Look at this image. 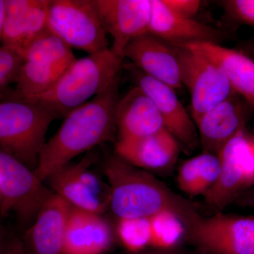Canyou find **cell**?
<instances>
[{"label":"cell","mask_w":254,"mask_h":254,"mask_svg":"<svg viewBox=\"0 0 254 254\" xmlns=\"http://www.w3.org/2000/svg\"><path fill=\"white\" fill-rule=\"evenodd\" d=\"M118 81L65 117L59 130L45 143L40 153L35 173L41 181L78 155L113 141L117 130Z\"/></svg>","instance_id":"obj_1"},{"label":"cell","mask_w":254,"mask_h":254,"mask_svg":"<svg viewBox=\"0 0 254 254\" xmlns=\"http://www.w3.org/2000/svg\"><path fill=\"white\" fill-rule=\"evenodd\" d=\"M105 173L111 191L110 208L119 219L150 218L162 212H170L186 227L200 215L190 200L118 155L108 160Z\"/></svg>","instance_id":"obj_2"},{"label":"cell","mask_w":254,"mask_h":254,"mask_svg":"<svg viewBox=\"0 0 254 254\" xmlns=\"http://www.w3.org/2000/svg\"><path fill=\"white\" fill-rule=\"evenodd\" d=\"M123 60L110 48L76 59L48 91L19 101L41 105L58 118H65L118 80Z\"/></svg>","instance_id":"obj_3"},{"label":"cell","mask_w":254,"mask_h":254,"mask_svg":"<svg viewBox=\"0 0 254 254\" xmlns=\"http://www.w3.org/2000/svg\"><path fill=\"white\" fill-rule=\"evenodd\" d=\"M55 119V114L36 103L0 101V148L36 169L47 131Z\"/></svg>","instance_id":"obj_4"},{"label":"cell","mask_w":254,"mask_h":254,"mask_svg":"<svg viewBox=\"0 0 254 254\" xmlns=\"http://www.w3.org/2000/svg\"><path fill=\"white\" fill-rule=\"evenodd\" d=\"M16 88L4 100H19L48 91L76 60L71 48L49 31L36 40L23 55Z\"/></svg>","instance_id":"obj_5"},{"label":"cell","mask_w":254,"mask_h":254,"mask_svg":"<svg viewBox=\"0 0 254 254\" xmlns=\"http://www.w3.org/2000/svg\"><path fill=\"white\" fill-rule=\"evenodd\" d=\"M48 29L71 48L89 55L108 48L95 0H50Z\"/></svg>","instance_id":"obj_6"},{"label":"cell","mask_w":254,"mask_h":254,"mask_svg":"<svg viewBox=\"0 0 254 254\" xmlns=\"http://www.w3.org/2000/svg\"><path fill=\"white\" fill-rule=\"evenodd\" d=\"M185 238L200 254H254V217L200 214L185 228Z\"/></svg>","instance_id":"obj_7"},{"label":"cell","mask_w":254,"mask_h":254,"mask_svg":"<svg viewBox=\"0 0 254 254\" xmlns=\"http://www.w3.org/2000/svg\"><path fill=\"white\" fill-rule=\"evenodd\" d=\"M182 85L190 95L192 119L196 124L205 113L235 95L226 73L201 53L185 46H174Z\"/></svg>","instance_id":"obj_8"},{"label":"cell","mask_w":254,"mask_h":254,"mask_svg":"<svg viewBox=\"0 0 254 254\" xmlns=\"http://www.w3.org/2000/svg\"><path fill=\"white\" fill-rule=\"evenodd\" d=\"M43 182L27 165L0 148V215L14 213L24 223L36 218L54 193Z\"/></svg>","instance_id":"obj_9"},{"label":"cell","mask_w":254,"mask_h":254,"mask_svg":"<svg viewBox=\"0 0 254 254\" xmlns=\"http://www.w3.org/2000/svg\"><path fill=\"white\" fill-rule=\"evenodd\" d=\"M221 170L216 182L203 194L209 206L222 210L254 185V141L245 130L227 142L218 155Z\"/></svg>","instance_id":"obj_10"},{"label":"cell","mask_w":254,"mask_h":254,"mask_svg":"<svg viewBox=\"0 0 254 254\" xmlns=\"http://www.w3.org/2000/svg\"><path fill=\"white\" fill-rule=\"evenodd\" d=\"M96 155L87 153L79 163L60 168L47 180L54 193L67 201L73 208L101 215L110 208L111 191L91 166Z\"/></svg>","instance_id":"obj_11"},{"label":"cell","mask_w":254,"mask_h":254,"mask_svg":"<svg viewBox=\"0 0 254 254\" xmlns=\"http://www.w3.org/2000/svg\"><path fill=\"white\" fill-rule=\"evenodd\" d=\"M105 33L113 38L110 50L124 59L127 45L149 32L150 0H95Z\"/></svg>","instance_id":"obj_12"},{"label":"cell","mask_w":254,"mask_h":254,"mask_svg":"<svg viewBox=\"0 0 254 254\" xmlns=\"http://www.w3.org/2000/svg\"><path fill=\"white\" fill-rule=\"evenodd\" d=\"M127 68L131 71L136 86L154 103L165 128L187 148L190 150L196 148L200 142L194 121L179 99L175 90L150 77L133 64L128 65Z\"/></svg>","instance_id":"obj_13"},{"label":"cell","mask_w":254,"mask_h":254,"mask_svg":"<svg viewBox=\"0 0 254 254\" xmlns=\"http://www.w3.org/2000/svg\"><path fill=\"white\" fill-rule=\"evenodd\" d=\"M50 0H5L1 46L22 57L48 29Z\"/></svg>","instance_id":"obj_14"},{"label":"cell","mask_w":254,"mask_h":254,"mask_svg":"<svg viewBox=\"0 0 254 254\" xmlns=\"http://www.w3.org/2000/svg\"><path fill=\"white\" fill-rule=\"evenodd\" d=\"M124 58H128L145 74L174 90L183 86L175 48L149 32L130 42L124 52Z\"/></svg>","instance_id":"obj_15"},{"label":"cell","mask_w":254,"mask_h":254,"mask_svg":"<svg viewBox=\"0 0 254 254\" xmlns=\"http://www.w3.org/2000/svg\"><path fill=\"white\" fill-rule=\"evenodd\" d=\"M71 208L59 195H50L23 241L31 254H65V235Z\"/></svg>","instance_id":"obj_16"},{"label":"cell","mask_w":254,"mask_h":254,"mask_svg":"<svg viewBox=\"0 0 254 254\" xmlns=\"http://www.w3.org/2000/svg\"><path fill=\"white\" fill-rule=\"evenodd\" d=\"M151 1L149 33L174 46L196 43L219 44L225 38L223 31L193 18L179 16L162 0Z\"/></svg>","instance_id":"obj_17"},{"label":"cell","mask_w":254,"mask_h":254,"mask_svg":"<svg viewBox=\"0 0 254 254\" xmlns=\"http://www.w3.org/2000/svg\"><path fill=\"white\" fill-rule=\"evenodd\" d=\"M115 152L125 162L143 170H164L176 163L180 142L166 128L143 138L118 139Z\"/></svg>","instance_id":"obj_18"},{"label":"cell","mask_w":254,"mask_h":254,"mask_svg":"<svg viewBox=\"0 0 254 254\" xmlns=\"http://www.w3.org/2000/svg\"><path fill=\"white\" fill-rule=\"evenodd\" d=\"M235 95L205 113L196 123L203 153L218 155L227 142L245 130V113Z\"/></svg>","instance_id":"obj_19"},{"label":"cell","mask_w":254,"mask_h":254,"mask_svg":"<svg viewBox=\"0 0 254 254\" xmlns=\"http://www.w3.org/2000/svg\"><path fill=\"white\" fill-rule=\"evenodd\" d=\"M115 117L119 139L143 138L165 128L154 103L138 86L119 100Z\"/></svg>","instance_id":"obj_20"},{"label":"cell","mask_w":254,"mask_h":254,"mask_svg":"<svg viewBox=\"0 0 254 254\" xmlns=\"http://www.w3.org/2000/svg\"><path fill=\"white\" fill-rule=\"evenodd\" d=\"M113 242L111 227L101 215L72 207L65 235V254H103Z\"/></svg>","instance_id":"obj_21"},{"label":"cell","mask_w":254,"mask_h":254,"mask_svg":"<svg viewBox=\"0 0 254 254\" xmlns=\"http://www.w3.org/2000/svg\"><path fill=\"white\" fill-rule=\"evenodd\" d=\"M194 50L218 64L226 73L235 93L254 108V60L220 44L196 43L182 46Z\"/></svg>","instance_id":"obj_22"},{"label":"cell","mask_w":254,"mask_h":254,"mask_svg":"<svg viewBox=\"0 0 254 254\" xmlns=\"http://www.w3.org/2000/svg\"><path fill=\"white\" fill-rule=\"evenodd\" d=\"M220 170L218 155L202 153L182 164L177 175L178 186L187 194L203 195L218 180Z\"/></svg>","instance_id":"obj_23"},{"label":"cell","mask_w":254,"mask_h":254,"mask_svg":"<svg viewBox=\"0 0 254 254\" xmlns=\"http://www.w3.org/2000/svg\"><path fill=\"white\" fill-rule=\"evenodd\" d=\"M149 221L150 246L153 248H175L185 238V225L175 214L162 212L150 217Z\"/></svg>","instance_id":"obj_24"},{"label":"cell","mask_w":254,"mask_h":254,"mask_svg":"<svg viewBox=\"0 0 254 254\" xmlns=\"http://www.w3.org/2000/svg\"><path fill=\"white\" fill-rule=\"evenodd\" d=\"M117 232L130 253L141 252L150 245L149 218L119 219Z\"/></svg>","instance_id":"obj_25"},{"label":"cell","mask_w":254,"mask_h":254,"mask_svg":"<svg viewBox=\"0 0 254 254\" xmlns=\"http://www.w3.org/2000/svg\"><path fill=\"white\" fill-rule=\"evenodd\" d=\"M23 63L22 57L4 47H0V101L11 91V83H16Z\"/></svg>","instance_id":"obj_26"},{"label":"cell","mask_w":254,"mask_h":254,"mask_svg":"<svg viewBox=\"0 0 254 254\" xmlns=\"http://www.w3.org/2000/svg\"><path fill=\"white\" fill-rule=\"evenodd\" d=\"M222 4L232 19L254 27V0H227Z\"/></svg>","instance_id":"obj_27"},{"label":"cell","mask_w":254,"mask_h":254,"mask_svg":"<svg viewBox=\"0 0 254 254\" xmlns=\"http://www.w3.org/2000/svg\"><path fill=\"white\" fill-rule=\"evenodd\" d=\"M164 4L175 14L183 17L193 18L200 9L198 0H162Z\"/></svg>","instance_id":"obj_28"},{"label":"cell","mask_w":254,"mask_h":254,"mask_svg":"<svg viewBox=\"0 0 254 254\" xmlns=\"http://www.w3.org/2000/svg\"><path fill=\"white\" fill-rule=\"evenodd\" d=\"M0 254H33L26 248L23 241L16 238L7 239L5 241Z\"/></svg>","instance_id":"obj_29"},{"label":"cell","mask_w":254,"mask_h":254,"mask_svg":"<svg viewBox=\"0 0 254 254\" xmlns=\"http://www.w3.org/2000/svg\"><path fill=\"white\" fill-rule=\"evenodd\" d=\"M235 203L243 208H254V185L242 193Z\"/></svg>","instance_id":"obj_30"},{"label":"cell","mask_w":254,"mask_h":254,"mask_svg":"<svg viewBox=\"0 0 254 254\" xmlns=\"http://www.w3.org/2000/svg\"><path fill=\"white\" fill-rule=\"evenodd\" d=\"M126 254H200L197 253H191L187 251L180 250L177 247L171 249H158L153 248L150 250H145L141 252H136V253H128Z\"/></svg>","instance_id":"obj_31"},{"label":"cell","mask_w":254,"mask_h":254,"mask_svg":"<svg viewBox=\"0 0 254 254\" xmlns=\"http://www.w3.org/2000/svg\"><path fill=\"white\" fill-rule=\"evenodd\" d=\"M5 18V0H0V47L2 38L3 28Z\"/></svg>","instance_id":"obj_32"},{"label":"cell","mask_w":254,"mask_h":254,"mask_svg":"<svg viewBox=\"0 0 254 254\" xmlns=\"http://www.w3.org/2000/svg\"><path fill=\"white\" fill-rule=\"evenodd\" d=\"M6 240V235H5L4 227H3L2 225H1V221H0V254H1L3 246H4V242Z\"/></svg>","instance_id":"obj_33"}]
</instances>
